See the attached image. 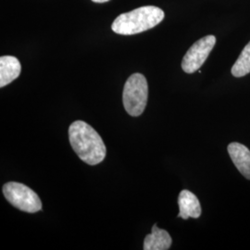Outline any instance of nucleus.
<instances>
[{
  "label": "nucleus",
  "instance_id": "1",
  "mask_svg": "<svg viewBox=\"0 0 250 250\" xmlns=\"http://www.w3.org/2000/svg\"><path fill=\"white\" fill-rule=\"evenodd\" d=\"M69 139L74 152L81 160L89 165L104 161L106 146L99 133L88 124L75 121L69 128Z\"/></svg>",
  "mask_w": 250,
  "mask_h": 250
},
{
  "label": "nucleus",
  "instance_id": "2",
  "mask_svg": "<svg viewBox=\"0 0 250 250\" xmlns=\"http://www.w3.org/2000/svg\"><path fill=\"white\" fill-rule=\"evenodd\" d=\"M164 11L155 6H146L118 16L112 23V31L119 35L132 36L147 31L160 24Z\"/></svg>",
  "mask_w": 250,
  "mask_h": 250
},
{
  "label": "nucleus",
  "instance_id": "3",
  "mask_svg": "<svg viewBox=\"0 0 250 250\" xmlns=\"http://www.w3.org/2000/svg\"><path fill=\"white\" fill-rule=\"evenodd\" d=\"M148 98V85L141 73L132 74L125 83L123 101L130 116H140L145 110Z\"/></svg>",
  "mask_w": 250,
  "mask_h": 250
},
{
  "label": "nucleus",
  "instance_id": "4",
  "mask_svg": "<svg viewBox=\"0 0 250 250\" xmlns=\"http://www.w3.org/2000/svg\"><path fill=\"white\" fill-rule=\"evenodd\" d=\"M3 194L13 207L28 213H35L42 209L41 199L25 185L9 182L4 185Z\"/></svg>",
  "mask_w": 250,
  "mask_h": 250
},
{
  "label": "nucleus",
  "instance_id": "5",
  "mask_svg": "<svg viewBox=\"0 0 250 250\" xmlns=\"http://www.w3.org/2000/svg\"><path fill=\"white\" fill-rule=\"evenodd\" d=\"M216 44L214 36L202 37L192 45L185 55L182 62V69L187 73H194L204 64Z\"/></svg>",
  "mask_w": 250,
  "mask_h": 250
},
{
  "label": "nucleus",
  "instance_id": "6",
  "mask_svg": "<svg viewBox=\"0 0 250 250\" xmlns=\"http://www.w3.org/2000/svg\"><path fill=\"white\" fill-rule=\"evenodd\" d=\"M228 153L233 164L244 177L250 180V150L242 144L233 142L228 146Z\"/></svg>",
  "mask_w": 250,
  "mask_h": 250
},
{
  "label": "nucleus",
  "instance_id": "7",
  "mask_svg": "<svg viewBox=\"0 0 250 250\" xmlns=\"http://www.w3.org/2000/svg\"><path fill=\"white\" fill-rule=\"evenodd\" d=\"M178 205L180 208L178 217L184 220L189 218L197 219L201 215V206L197 197L188 190H183L178 197Z\"/></svg>",
  "mask_w": 250,
  "mask_h": 250
},
{
  "label": "nucleus",
  "instance_id": "8",
  "mask_svg": "<svg viewBox=\"0 0 250 250\" xmlns=\"http://www.w3.org/2000/svg\"><path fill=\"white\" fill-rule=\"evenodd\" d=\"M21 71L18 59L13 56H2L0 58V87L8 85L17 79Z\"/></svg>",
  "mask_w": 250,
  "mask_h": 250
},
{
  "label": "nucleus",
  "instance_id": "9",
  "mask_svg": "<svg viewBox=\"0 0 250 250\" xmlns=\"http://www.w3.org/2000/svg\"><path fill=\"white\" fill-rule=\"evenodd\" d=\"M172 243L170 233L166 230L158 228L157 224L152 227V232L147 234L144 240L145 250H170Z\"/></svg>",
  "mask_w": 250,
  "mask_h": 250
},
{
  "label": "nucleus",
  "instance_id": "10",
  "mask_svg": "<svg viewBox=\"0 0 250 250\" xmlns=\"http://www.w3.org/2000/svg\"><path fill=\"white\" fill-rule=\"evenodd\" d=\"M250 72V42L245 46L239 58L233 64L232 74L234 77H243Z\"/></svg>",
  "mask_w": 250,
  "mask_h": 250
},
{
  "label": "nucleus",
  "instance_id": "11",
  "mask_svg": "<svg viewBox=\"0 0 250 250\" xmlns=\"http://www.w3.org/2000/svg\"><path fill=\"white\" fill-rule=\"evenodd\" d=\"M92 1L96 3H105V2H108L109 0H92Z\"/></svg>",
  "mask_w": 250,
  "mask_h": 250
}]
</instances>
